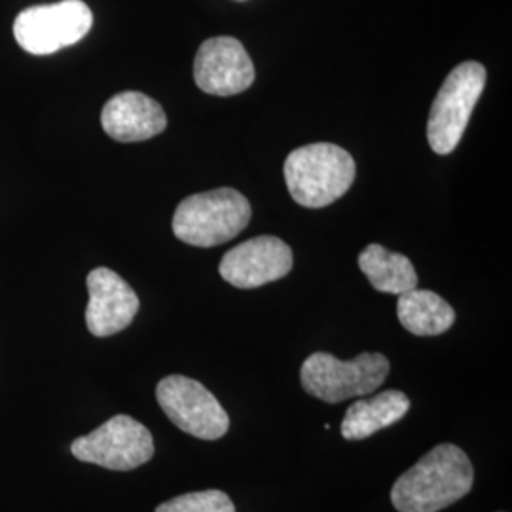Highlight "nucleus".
Wrapping results in <instances>:
<instances>
[{
  "instance_id": "11",
  "label": "nucleus",
  "mask_w": 512,
  "mask_h": 512,
  "mask_svg": "<svg viewBox=\"0 0 512 512\" xmlns=\"http://www.w3.org/2000/svg\"><path fill=\"white\" fill-rule=\"evenodd\" d=\"M88 293L86 325L97 338H107L128 329L141 306L137 293L109 268H95L90 272Z\"/></svg>"
},
{
  "instance_id": "9",
  "label": "nucleus",
  "mask_w": 512,
  "mask_h": 512,
  "mask_svg": "<svg viewBox=\"0 0 512 512\" xmlns=\"http://www.w3.org/2000/svg\"><path fill=\"white\" fill-rule=\"evenodd\" d=\"M293 262V251L283 239L258 236L222 256L219 272L238 289H256L285 277Z\"/></svg>"
},
{
  "instance_id": "16",
  "label": "nucleus",
  "mask_w": 512,
  "mask_h": 512,
  "mask_svg": "<svg viewBox=\"0 0 512 512\" xmlns=\"http://www.w3.org/2000/svg\"><path fill=\"white\" fill-rule=\"evenodd\" d=\"M156 512H236L232 499L220 490L179 495L162 503Z\"/></svg>"
},
{
  "instance_id": "13",
  "label": "nucleus",
  "mask_w": 512,
  "mask_h": 512,
  "mask_svg": "<svg viewBox=\"0 0 512 512\" xmlns=\"http://www.w3.org/2000/svg\"><path fill=\"white\" fill-rule=\"evenodd\" d=\"M410 410V399L403 391L389 389L370 399L355 401L348 408L342 421V437L346 440H363L385 427L403 420Z\"/></svg>"
},
{
  "instance_id": "6",
  "label": "nucleus",
  "mask_w": 512,
  "mask_h": 512,
  "mask_svg": "<svg viewBox=\"0 0 512 512\" xmlns=\"http://www.w3.org/2000/svg\"><path fill=\"white\" fill-rule=\"evenodd\" d=\"M92 25V10L86 2L61 0L23 10L14 21V37L25 52L50 55L80 42Z\"/></svg>"
},
{
  "instance_id": "4",
  "label": "nucleus",
  "mask_w": 512,
  "mask_h": 512,
  "mask_svg": "<svg viewBox=\"0 0 512 512\" xmlns=\"http://www.w3.org/2000/svg\"><path fill=\"white\" fill-rule=\"evenodd\" d=\"M387 374L389 361L382 353H361L351 361H340L330 353L317 351L304 361L300 380L311 397L338 404L380 389Z\"/></svg>"
},
{
  "instance_id": "7",
  "label": "nucleus",
  "mask_w": 512,
  "mask_h": 512,
  "mask_svg": "<svg viewBox=\"0 0 512 512\" xmlns=\"http://www.w3.org/2000/svg\"><path fill=\"white\" fill-rule=\"evenodd\" d=\"M74 458L110 471H133L154 456V440L147 427L131 416L120 414L90 435L71 444Z\"/></svg>"
},
{
  "instance_id": "2",
  "label": "nucleus",
  "mask_w": 512,
  "mask_h": 512,
  "mask_svg": "<svg viewBox=\"0 0 512 512\" xmlns=\"http://www.w3.org/2000/svg\"><path fill=\"white\" fill-rule=\"evenodd\" d=\"M283 171L294 202L310 209L340 200L355 181L351 154L332 143L296 148L285 160Z\"/></svg>"
},
{
  "instance_id": "8",
  "label": "nucleus",
  "mask_w": 512,
  "mask_h": 512,
  "mask_svg": "<svg viewBox=\"0 0 512 512\" xmlns=\"http://www.w3.org/2000/svg\"><path fill=\"white\" fill-rule=\"evenodd\" d=\"M165 416L181 431L202 440H219L228 433L230 418L217 397L198 380L173 374L156 387Z\"/></svg>"
},
{
  "instance_id": "1",
  "label": "nucleus",
  "mask_w": 512,
  "mask_h": 512,
  "mask_svg": "<svg viewBox=\"0 0 512 512\" xmlns=\"http://www.w3.org/2000/svg\"><path fill=\"white\" fill-rule=\"evenodd\" d=\"M475 467L454 444H439L397 478L391 490L399 512H439L469 494Z\"/></svg>"
},
{
  "instance_id": "5",
  "label": "nucleus",
  "mask_w": 512,
  "mask_h": 512,
  "mask_svg": "<svg viewBox=\"0 0 512 512\" xmlns=\"http://www.w3.org/2000/svg\"><path fill=\"white\" fill-rule=\"evenodd\" d=\"M484 86L486 69L475 61L461 63L448 74L427 120V141L437 154L456 150Z\"/></svg>"
},
{
  "instance_id": "14",
  "label": "nucleus",
  "mask_w": 512,
  "mask_h": 512,
  "mask_svg": "<svg viewBox=\"0 0 512 512\" xmlns=\"http://www.w3.org/2000/svg\"><path fill=\"white\" fill-rule=\"evenodd\" d=\"M397 315L404 329L414 336H439L456 321V311L444 298L418 287L399 296Z\"/></svg>"
},
{
  "instance_id": "15",
  "label": "nucleus",
  "mask_w": 512,
  "mask_h": 512,
  "mask_svg": "<svg viewBox=\"0 0 512 512\" xmlns=\"http://www.w3.org/2000/svg\"><path fill=\"white\" fill-rule=\"evenodd\" d=\"M359 268L380 293L401 296L418 287V274L410 258L391 253L376 243L363 249L359 255Z\"/></svg>"
},
{
  "instance_id": "12",
  "label": "nucleus",
  "mask_w": 512,
  "mask_h": 512,
  "mask_svg": "<svg viewBox=\"0 0 512 512\" xmlns=\"http://www.w3.org/2000/svg\"><path fill=\"white\" fill-rule=\"evenodd\" d=\"M101 124L118 143H141L167 128V116L162 105L145 93L122 92L110 97L103 107Z\"/></svg>"
},
{
  "instance_id": "10",
  "label": "nucleus",
  "mask_w": 512,
  "mask_h": 512,
  "mask_svg": "<svg viewBox=\"0 0 512 512\" xmlns=\"http://www.w3.org/2000/svg\"><path fill=\"white\" fill-rule=\"evenodd\" d=\"M194 80L202 92L230 97L251 88L255 65L238 38H209L196 54Z\"/></svg>"
},
{
  "instance_id": "3",
  "label": "nucleus",
  "mask_w": 512,
  "mask_h": 512,
  "mask_svg": "<svg viewBox=\"0 0 512 512\" xmlns=\"http://www.w3.org/2000/svg\"><path fill=\"white\" fill-rule=\"evenodd\" d=\"M251 220V205L234 188L188 196L173 215L175 236L194 247H217L239 236Z\"/></svg>"
}]
</instances>
